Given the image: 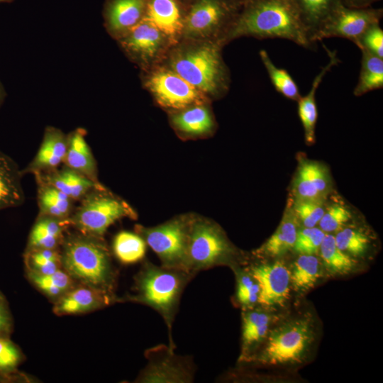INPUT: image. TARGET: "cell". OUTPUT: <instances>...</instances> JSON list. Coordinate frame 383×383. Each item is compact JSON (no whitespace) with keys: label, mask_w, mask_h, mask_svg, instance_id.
<instances>
[{"label":"cell","mask_w":383,"mask_h":383,"mask_svg":"<svg viewBox=\"0 0 383 383\" xmlns=\"http://www.w3.org/2000/svg\"><path fill=\"white\" fill-rule=\"evenodd\" d=\"M244 36L286 39L305 48L314 45L292 0H250L244 3L221 43L223 45Z\"/></svg>","instance_id":"1"},{"label":"cell","mask_w":383,"mask_h":383,"mask_svg":"<svg viewBox=\"0 0 383 383\" xmlns=\"http://www.w3.org/2000/svg\"><path fill=\"white\" fill-rule=\"evenodd\" d=\"M318 336V324L309 312L279 318L249 362L266 367L301 365L311 357Z\"/></svg>","instance_id":"2"},{"label":"cell","mask_w":383,"mask_h":383,"mask_svg":"<svg viewBox=\"0 0 383 383\" xmlns=\"http://www.w3.org/2000/svg\"><path fill=\"white\" fill-rule=\"evenodd\" d=\"M168 58L170 69L206 96H219L229 86V74L217 40H187Z\"/></svg>","instance_id":"3"},{"label":"cell","mask_w":383,"mask_h":383,"mask_svg":"<svg viewBox=\"0 0 383 383\" xmlns=\"http://www.w3.org/2000/svg\"><path fill=\"white\" fill-rule=\"evenodd\" d=\"M61 262L73 280L113 296L116 272L103 238L79 231L65 236Z\"/></svg>","instance_id":"4"},{"label":"cell","mask_w":383,"mask_h":383,"mask_svg":"<svg viewBox=\"0 0 383 383\" xmlns=\"http://www.w3.org/2000/svg\"><path fill=\"white\" fill-rule=\"evenodd\" d=\"M194 276L184 270L145 262L135 276L134 294L129 298L152 308L161 315L170 333V347L173 350L172 326L183 290Z\"/></svg>","instance_id":"5"},{"label":"cell","mask_w":383,"mask_h":383,"mask_svg":"<svg viewBox=\"0 0 383 383\" xmlns=\"http://www.w3.org/2000/svg\"><path fill=\"white\" fill-rule=\"evenodd\" d=\"M237 252L221 228L204 217L192 216L191 221L187 270L197 272L218 265L235 267Z\"/></svg>","instance_id":"6"},{"label":"cell","mask_w":383,"mask_h":383,"mask_svg":"<svg viewBox=\"0 0 383 383\" xmlns=\"http://www.w3.org/2000/svg\"><path fill=\"white\" fill-rule=\"evenodd\" d=\"M68 218L70 226L85 235L103 238L108 228L116 221L135 219V211L124 200L106 191L102 186L87 193Z\"/></svg>","instance_id":"7"},{"label":"cell","mask_w":383,"mask_h":383,"mask_svg":"<svg viewBox=\"0 0 383 383\" xmlns=\"http://www.w3.org/2000/svg\"><path fill=\"white\" fill-rule=\"evenodd\" d=\"M192 216L182 215L154 227L135 225V231L156 253L162 266L187 271L188 240Z\"/></svg>","instance_id":"8"},{"label":"cell","mask_w":383,"mask_h":383,"mask_svg":"<svg viewBox=\"0 0 383 383\" xmlns=\"http://www.w3.org/2000/svg\"><path fill=\"white\" fill-rule=\"evenodd\" d=\"M241 6L235 0H195L185 15L182 38L221 43Z\"/></svg>","instance_id":"9"},{"label":"cell","mask_w":383,"mask_h":383,"mask_svg":"<svg viewBox=\"0 0 383 383\" xmlns=\"http://www.w3.org/2000/svg\"><path fill=\"white\" fill-rule=\"evenodd\" d=\"M145 84L159 105L173 111L205 103L207 99L201 91L167 67L155 68L148 75Z\"/></svg>","instance_id":"10"},{"label":"cell","mask_w":383,"mask_h":383,"mask_svg":"<svg viewBox=\"0 0 383 383\" xmlns=\"http://www.w3.org/2000/svg\"><path fill=\"white\" fill-rule=\"evenodd\" d=\"M382 9L351 8L343 4L337 7L314 36L315 43L329 38H342L357 46L364 33L372 25L380 23Z\"/></svg>","instance_id":"11"},{"label":"cell","mask_w":383,"mask_h":383,"mask_svg":"<svg viewBox=\"0 0 383 383\" xmlns=\"http://www.w3.org/2000/svg\"><path fill=\"white\" fill-rule=\"evenodd\" d=\"M247 270L260 287L257 304L272 311L284 309L292 291L289 269L285 263L276 260L252 265Z\"/></svg>","instance_id":"12"},{"label":"cell","mask_w":383,"mask_h":383,"mask_svg":"<svg viewBox=\"0 0 383 383\" xmlns=\"http://www.w3.org/2000/svg\"><path fill=\"white\" fill-rule=\"evenodd\" d=\"M120 43L132 58L145 66L157 61L172 45L157 28L145 18L121 35Z\"/></svg>","instance_id":"13"},{"label":"cell","mask_w":383,"mask_h":383,"mask_svg":"<svg viewBox=\"0 0 383 383\" xmlns=\"http://www.w3.org/2000/svg\"><path fill=\"white\" fill-rule=\"evenodd\" d=\"M274 312L261 306L243 309L240 360L249 361L266 338L271 327L279 319Z\"/></svg>","instance_id":"14"},{"label":"cell","mask_w":383,"mask_h":383,"mask_svg":"<svg viewBox=\"0 0 383 383\" xmlns=\"http://www.w3.org/2000/svg\"><path fill=\"white\" fill-rule=\"evenodd\" d=\"M185 15L179 0H147L143 18L157 28L174 45L182 38Z\"/></svg>","instance_id":"15"},{"label":"cell","mask_w":383,"mask_h":383,"mask_svg":"<svg viewBox=\"0 0 383 383\" xmlns=\"http://www.w3.org/2000/svg\"><path fill=\"white\" fill-rule=\"evenodd\" d=\"M330 189L329 172L322 163L309 160L299 162L293 184L297 199L323 200Z\"/></svg>","instance_id":"16"},{"label":"cell","mask_w":383,"mask_h":383,"mask_svg":"<svg viewBox=\"0 0 383 383\" xmlns=\"http://www.w3.org/2000/svg\"><path fill=\"white\" fill-rule=\"evenodd\" d=\"M113 300V296L82 284L60 296L53 311L58 316L89 312L107 306Z\"/></svg>","instance_id":"17"},{"label":"cell","mask_w":383,"mask_h":383,"mask_svg":"<svg viewBox=\"0 0 383 383\" xmlns=\"http://www.w3.org/2000/svg\"><path fill=\"white\" fill-rule=\"evenodd\" d=\"M68 138L60 130L46 129L36 155L22 174L45 172L58 167L63 163L67 148Z\"/></svg>","instance_id":"18"},{"label":"cell","mask_w":383,"mask_h":383,"mask_svg":"<svg viewBox=\"0 0 383 383\" xmlns=\"http://www.w3.org/2000/svg\"><path fill=\"white\" fill-rule=\"evenodd\" d=\"M328 56V62L321 70L313 80L309 91L298 99V114L302 123L306 143L313 145L316 140V126L318 120L316 92L326 74L340 62L336 51L330 50L323 45Z\"/></svg>","instance_id":"19"},{"label":"cell","mask_w":383,"mask_h":383,"mask_svg":"<svg viewBox=\"0 0 383 383\" xmlns=\"http://www.w3.org/2000/svg\"><path fill=\"white\" fill-rule=\"evenodd\" d=\"M35 174L38 183L51 185L74 201L81 200L93 189L103 186L65 165L61 169Z\"/></svg>","instance_id":"20"},{"label":"cell","mask_w":383,"mask_h":383,"mask_svg":"<svg viewBox=\"0 0 383 383\" xmlns=\"http://www.w3.org/2000/svg\"><path fill=\"white\" fill-rule=\"evenodd\" d=\"M171 122L180 135L187 138L207 135L215 128L213 116L205 103L174 111Z\"/></svg>","instance_id":"21"},{"label":"cell","mask_w":383,"mask_h":383,"mask_svg":"<svg viewBox=\"0 0 383 383\" xmlns=\"http://www.w3.org/2000/svg\"><path fill=\"white\" fill-rule=\"evenodd\" d=\"M22 175L14 160L0 151V210L17 207L23 203Z\"/></svg>","instance_id":"22"},{"label":"cell","mask_w":383,"mask_h":383,"mask_svg":"<svg viewBox=\"0 0 383 383\" xmlns=\"http://www.w3.org/2000/svg\"><path fill=\"white\" fill-rule=\"evenodd\" d=\"M147 0H112L106 12L110 30L119 37L138 24L145 11Z\"/></svg>","instance_id":"23"},{"label":"cell","mask_w":383,"mask_h":383,"mask_svg":"<svg viewBox=\"0 0 383 383\" xmlns=\"http://www.w3.org/2000/svg\"><path fill=\"white\" fill-rule=\"evenodd\" d=\"M82 129L75 131L68 137L64 165L91 180L99 182L95 159L84 138Z\"/></svg>","instance_id":"24"},{"label":"cell","mask_w":383,"mask_h":383,"mask_svg":"<svg viewBox=\"0 0 383 383\" xmlns=\"http://www.w3.org/2000/svg\"><path fill=\"white\" fill-rule=\"evenodd\" d=\"M298 221L291 208L287 209L274 233L256 250V255L277 258L293 250Z\"/></svg>","instance_id":"25"},{"label":"cell","mask_w":383,"mask_h":383,"mask_svg":"<svg viewBox=\"0 0 383 383\" xmlns=\"http://www.w3.org/2000/svg\"><path fill=\"white\" fill-rule=\"evenodd\" d=\"M69 226L68 218L39 216L31 230L27 249H57Z\"/></svg>","instance_id":"26"},{"label":"cell","mask_w":383,"mask_h":383,"mask_svg":"<svg viewBox=\"0 0 383 383\" xmlns=\"http://www.w3.org/2000/svg\"><path fill=\"white\" fill-rule=\"evenodd\" d=\"M323 265L314 255H299L289 267L292 290L304 294L313 289L323 277Z\"/></svg>","instance_id":"27"},{"label":"cell","mask_w":383,"mask_h":383,"mask_svg":"<svg viewBox=\"0 0 383 383\" xmlns=\"http://www.w3.org/2000/svg\"><path fill=\"white\" fill-rule=\"evenodd\" d=\"M315 44L314 36L333 11L343 4L342 0H292Z\"/></svg>","instance_id":"28"},{"label":"cell","mask_w":383,"mask_h":383,"mask_svg":"<svg viewBox=\"0 0 383 383\" xmlns=\"http://www.w3.org/2000/svg\"><path fill=\"white\" fill-rule=\"evenodd\" d=\"M318 254L323 267L331 275L346 276L355 272L357 267V260L337 246L331 233L326 234Z\"/></svg>","instance_id":"29"},{"label":"cell","mask_w":383,"mask_h":383,"mask_svg":"<svg viewBox=\"0 0 383 383\" xmlns=\"http://www.w3.org/2000/svg\"><path fill=\"white\" fill-rule=\"evenodd\" d=\"M38 204L39 216H48L60 219H67L73 212L71 198L57 188L38 183Z\"/></svg>","instance_id":"30"},{"label":"cell","mask_w":383,"mask_h":383,"mask_svg":"<svg viewBox=\"0 0 383 383\" xmlns=\"http://www.w3.org/2000/svg\"><path fill=\"white\" fill-rule=\"evenodd\" d=\"M361 67L357 84L353 90L356 96L383 87V58L361 50Z\"/></svg>","instance_id":"31"},{"label":"cell","mask_w":383,"mask_h":383,"mask_svg":"<svg viewBox=\"0 0 383 383\" xmlns=\"http://www.w3.org/2000/svg\"><path fill=\"white\" fill-rule=\"evenodd\" d=\"M146 246V243L140 235L128 231L119 232L113 242V252L123 264H132L143 260Z\"/></svg>","instance_id":"32"},{"label":"cell","mask_w":383,"mask_h":383,"mask_svg":"<svg viewBox=\"0 0 383 383\" xmlns=\"http://www.w3.org/2000/svg\"><path fill=\"white\" fill-rule=\"evenodd\" d=\"M259 55L276 91L285 98L297 101L301 95L291 74L285 69L277 67L266 50H261Z\"/></svg>","instance_id":"33"},{"label":"cell","mask_w":383,"mask_h":383,"mask_svg":"<svg viewBox=\"0 0 383 383\" xmlns=\"http://www.w3.org/2000/svg\"><path fill=\"white\" fill-rule=\"evenodd\" d=\"M334 236L337 246L355 260L365 257L369 252L370 238L360 229L345 227Z\"/></svg>","instance_id":"34"},{"label":"cell","mask_w":383,"mask_h":383,"mask_svg":"<svg viewBox=\"0 0 383 383\" xmlns=\"http://www.w3.org/2000/svg\"><path fill=\"white\" fill-rule=\"evenodd\" d=\"M25 263L28 272L50 274L62 267L60 251L57 249H27Z\"/></svg>","instance_id":"35"},{"label":"cell","mask_w":383,"mask_h":383,"mask_svg":"<svg viewBox=\"0 0 383 383\" xmlns=\"http://www.w3.org/2000/svg\"><path fill=\"white\" fill-rule=\"evenodd\" d=\"M237 288L235 298L243 309L254 307L257 304L260 287L247 269L235 270Z\"/></svg>","instance_id":"36"},{"label":"cell","mask_w":383,"mask_h":383,"mask_svg":"<svg viewBox=\"0 0 383 383\" xmlns=\"http://www.w3.org/2000/svg\"><path fill=\"white\" fill-rule=\"evenodd\" d=\"M323 203V200L296 199L292 211L297 221H300L303 227L316 226L326 210Z\"/></svg>","instance_id":"37"},{"label":"cell","mask_w":383,"mask_h":383,"mask_svg":"<svg viewBox=\"0 0 383 383\" xmlns=\"http://www.w3.org/2000/svg\"><path fill=\"white\" fill-rule=\"evenodd\" d=\"M326 234L319 227L316 226L298 229L293 250L299 255H316Z\"/></svg>","instance_id":"38"},{"label":"cell","mask_w":383,"mask_h":383,"mask_svg":"<svg viewBox=\"0 0 383 383\" xmlns=\"http://www.w3.org/2000/svg\"><path fill=\"white\" fill-rule=\"evenodd\" d=\"M351 218L352 213L348 208L335 204L326 208L318 227L326 233H337L345 227Z\"/></svg>","instance_id":"39"},{"label":"cell","mask_w":383,"mask_h":383,"mask_svg":"<svg viewBox=\"0 0 383 383\" xmlns=\"http://www.w3.org/2000/svg\"><path fill=\"white\" fill-rule=\"evenodd\" d=\"M23 359L20 348L9 338H0V374L12 376Z\"/></svg>","instance_id":"40"},{"label":"cell","mask_w":383,"mask_h":383,"mask_svg":"<svg viewBox=\"0 0 383 383\" xmlns=\"http://www.w3.org/2000/svg\"><path fill=\"white\" fill-rule=\"evenodd\" d=\"M357 47L383 58V30L379 23L372 25L364 33Z\"/></svg>","instance_id":"41"},{"label":"cell","mask_w":383,"mask_h":383,"mask_svg":"<svg viewBox=\"0 0 383 383\" xmlns=\"http://www.w3.org/2000/svg\"><path fill=\"white\" fill-rule=\"evenodd\" d=\"M35 273V272H34ZM42 280L60 289L66 293L73 288L74 280L64 270L59 269L50 274L35 273Z\"/></svg>","instance_id":"42"},{"label":"cell","mask_w":383,"mask_h":383,"mask_svg":"<svg viewBox=\"0 0 383 383\" xmlns=\"http://www.w3.org/2000/svg\"><path fill=\"white\" fill-rule=\"evenodd\" d=\"M12 329L13 321L8 303L0 292V338H9Z\"/></svg>","instance_id":"43"},{"label":"cell","mask_w":383,"mask_h":383,"mask_svg":"<svg viewBox=\"0 0 383 383\" xmlns=\"http://www.w3.org/2000/svg\"><path fill=\"white\" fill-rule=\"evenodd\" d=\"M379 0H342L343 4L351 8L370 7L374 3Z\"/></svg>","instance_id":"44"},{"label":"cell","mask_w":383,"mask_h":383,"mask_svg":"<svg viewBox=\"0 0 383 383\" xmlns=\"http://www.w3.org/2000/svg\"><path fill=\"white\" fill-rule=\"evenodd\" d=\"M14 377L12 376L4 375L0 374V382H9V380H13Z\"/></svg>","instance_id":"45"},{"label":"cell","mask_w":383,"mask_h":383,"mask_svg":"<svg viewBox=\"0 0 383 383\" xmlns=\"http://www.w3.org/2000/svg\"><path fill=\"white\" fill-rule=\"evenodd\" d=\"M3 97H4V92H3L2 88L0 86V104L3 99Z\"/></svg>","instance_id":"46"},{"label":"cell","mask_w":383,"mask_h":383,"mask_svg":"<svg viewBox=\"0 0 383 383\" xmlns=\"http://www.w3.org/2000/svg\"><path fill=\"white\" fill-rule=\"evenodd\" d=\"M235 1L240 4L241 5H243L244 3L249 1L250 0H235Z\"/></svg>","instance_id":"47"},{"label":"cell","mask_w":383,"mask_h":383,"mask_svg":"<svg viewBox=\"0 0 383 383\" xmlns=\"http://www.w3.org/2000/svg\"><path fill=\"white\" fill-rule=\"evenodd\" d=\"M11 0H0V2H6V1H10Z\"/></svg>","instance_id":"48"},{"label":"cell","mask_w":383,"mask_h":383,"mask_svg":"<svg viewBox=\"0 0 383 383\" xmlns=\"http://www.w3.org/2000/svg\"><path fill=\"white\" fill-rule=\"evenodd\" d=\"M182 1H190V0H182Z\"/></svg>","instance_id":"49"}]
</instances>
